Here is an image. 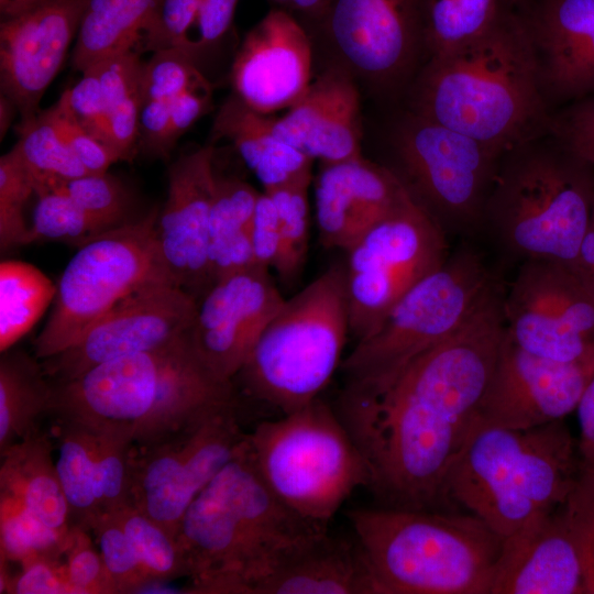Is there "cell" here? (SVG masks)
<instances>
[{"mask_svg": "<svg viewBox=\"0 0 594 594\" xmlns=\"http://www.w3.org/2000/svg\"><path fill=\"white\" fill-rule=\"evenodd\" d=\"M503 315L507 336L529 353L563 363L594 358V283L580 266L520 262Z\"/></svg>", "mask_w": 594, "mask_h": 594, "instance_id": "14", "label": "cell"}, {"mask_svg": "<svg viewBox=\"0 0 594 594\" xmlns=\"http://www.w3.org/2000/svg\"><path fill=\"white\" fill-rule=\"evenodd\" d=\"M88 530L73 526L65 556V570L75 594L117 593L102 557L91 544Z\"/></svg>", "mask_w": 594, "mask_h": 594, "instance_id": "47", "label": "cell"}, {"mask_svg": "<svg viewBox=\"0 0 594 594\" xmlns=\"http://www.w3.org/2000/svg\"><path fill=\"white\" fill-rule=\"evenodd\" d=\"M45 190H57L67 195L108 228L122 223L129 206L125 187L108 172L59 180Z\"/></svg>", "mask_w": 594, "mask_h": 594, "instance_id": "44", "label": "cell"}, {"mask_svg": "<svg viewBox=\"0 0 594 594\" xmlns=\"http://www.w3.org/2000/svg\"><path fill=\"white\" fill-rule=\"evenodd\" d=\"M213 146L179 156L168 168L166 201L158 212L156 238L176 286L197 301L211 287L208 229L217 176Z\"/></svg>", "mask_w": 594, "mask_h": 594, "instance_id": "21", "label": "cell"}, {"mask_svg": "<svg viewBox=\"0 0 594 594\" xmlns=\"http://www.w3.org/2000/svg\"><path fill=\"white\" fill-rule=\"evenodd\" d=\"M408 190L399 176L363 156L322 164L315 184L321 244L346 252Z\"/></svg>", "mask_w": 594, "mask_h": 594, "instance_id": "23", "label": "cell"}, {"mask_svg": "<svg viewBox=\"0 0 594 594\" xmlns=\"http://www.w3.org/2000/svg\"><path fill=\"white\" fill-rule=\"evenodd\" d=\"M197 299L173 283L140 288L116 304L73 344L42 360L47 378L74 380L97 365L165 346L186 334Z\"/></svg>", "mask_w": 594, "mask_h": 594, "instance_id": "16", "label": "cell"}, {"mask_svg": "<svg viewBox=\"0 0 594 594\" xmlns=\"http://www.w3.org/2000/svg\"><path fill=\"white\" fill-rule=\"evenodd\" d=\"M348 519L375 594H491L503 538L476 516L378 506Z\"/></svg>", "mask_w": 594, "mask_h": 594, "instance_id": "5", "label": "cell"}, {"mask_svg": "<svg viewBox=\"0 0 594 594\" xmlns=\"http://www.w3.org/2000/svg\"><path fill=\"white\" fill-rule=\"evenodd\" d=\"M497 280L472 249L448 256L356 341L340 367L346 384L371 393L386 389L411 362L454 333Z\"/></svg>", "mask_w": 594, "mask_h": 594, "instance_id": "10", "label": "cell"}, {"mask_svg": "<svg viewBox=\"0 0 594 594\" xmlns=\"http://www.w3.org/2000/svg\"><path fill=\"white\" fill-rule=\"evenodd\" d=\"M0 593L10 594H75L61 558L42 557L21 564L11 575L1 563Z\"/></svg>", "mask_w": 594, "mask_h": 594, "instance_id": "49", "label": "cell"}, {"mask_svg": "<svg viewBox=\"0 0 594 594\" xmlns=\"http://www.w3.org/2000/svg\"><path fill=\"white\" fill-rule=\"evenodd\" d=\"M593 219H594V208H593Z\"/></svg>", "mask_w": 594, "mask_h": 594, "instance_id": "62", "label": "cell"}, {"mask_svg": "<svg viewBox=\"0 0 594 594\" xmlns=\"http://www.w3.org/2000/svg\"><path fill=\"white\" fill-rule=\"evenodd\" d=\"M56 285L35 266L20 261L0 264V350L28 333L54 301Z\"/></svg>", "mask_w": 594, "mask_h": 594, "instance_id": "35", "label": "cell"}, {"mask_svg": "<svg viewBox=\"0 0 594 594\" xmlns=\"http://www.w3.org/2000/svg\"><path fill=\"white\" fill-rule=\"evenodd\" d=\"M594 208L590 165L565 151L522 152L496 170L481 227L524 262L550 258L575 266Z\"/></svg>", "mask_w": 594, "mask_h": 594, "instance_id": "8", "label": "cell"}, {"mask_svg": "<svg viewBox=\"0 0 594 594\" xmlns=\"http://www.w3.org/2000/svg\"><path fill=\"white\" fill-rule=\"evenodd\" d=\"M491 594H584L581 562L561 506L503 538Z\"/></svg>", "mask_w": 594, "mask_h": 594, "instance_id": "24", "label": "cell"}, {"mask_svg": "<svg viewBox=\"0 0 594 594\" xmlns=\"http://www.w3.org/2000/svg\"><path fill=\"white\" fill-rule=\"evenodd\" d=\"M395 150L403 182L443 229L481 227L497 170L495 151L416 113L397 129Z\"/></svg>", "mask_w": 594, "mask_h": 594, "instance_id": "13", "label": "cell"}, {"mask_svg": "<svg viewBox=\"0 0 594 594\" xmlns=\"http://www.w3.org/2000/svg\"><path fill=\"white\" fill-rule=\"evenodd\" d=\"M278 9L294 15L299 13L309 19L320 21L327 14L333 0H271Z\"/></svg>", "mask_w": 594, "mask_h": 594, "instance_id": "57", "label": "cell"}, {"mask_svg": "<svg viewBox=\"0 0 594 594\" xmlns=\"http://www.w3.org/2000/svg\"><path fill=\"white\" fill-rule=\"evenodd\" d=\"M18 112L14 103L1 95L0 97V139L2 140L11 125L14 113Z\"/></svg>", "mask_w": 594, "mask_h": 594, "instance_id": "60", "label": "cell"}, {"mask_svg": "<svg viewBox=\"0 0 594 594\" xmlns=\"http://www.w3.org/2000/svg\"><path fill=\"white\" fill-rule=\"evenodd\" d=\"M35 195L34 179L10 150L0 158V246L8 250L29 244L30 226L24 217L29 198Z\"/></svg>", "mask_w": 594, "mask_h": 594, "instance_id": "43", "label": "cell"}, {"mask_svg": "<svg viewBox=\"0 0 594 594\" xmlns=\"http://www.w3.org/2000/svg\"><path fill=\"white\" fill-rule=\"evenodd\" d=\"M273 130L322 164L362 156L360 97L352 77L343 68L327 69L284 116L274 118Z\"/></svg>", "mask_w": 594, "mask_h": 594, "instance_id": "25", "label": "cell"}, {"mask_svg": "<svg viewBox=\"0 0 594 594\" xmlns=\"http://www.w3.org/2000/svg\"><path fill=\"white\" fill-rule=\"evenodd\" d=\"M251 240L255 264L275 270L282 248L279 217L274 200L265 191L256 200Z\"/></svg>", "mask_w": 594, "mask_h": 594, "instance_id": "53", "label": "cell"}, {"mask_svg": "<svg viewBox=\"0 0 594 594\" xmlns=\"http://www.w3.org/2000/svg\"><path fill=\"white\" fill-rule=\"evenodd\" d=\"M211 85L188 90L173 100L166 136L169 154L180 136L211 108Z\"/></svg>", "mask_w": 594, "mask_h": 594, "instance_id": "55", "label": "cell"}, {"mask_svg": "<svg viewBox=\"0 0 594 594\" xmlns=\"http://www.w3.org/2000/svg\"><path fill=\"white\" fill-rule=\"evenodd\" d=\"M561 512L581 562L584 594H594V472L582 464Z\"/></svg>", "mask_w": 594, "mask_h": 594, "instance_id": "45", "label": "cell"}, {"mask_svg": "<svg viewBox=\"0 0 594 594\" xmlns=\"http://www.w3.org/2000/svg\"><path fill=\"white\" fill-rule=\"evenodd\" d=\"M46 0H0V14L2 20L21 14Z\"/></svg>", "mask_w": 594, "mask_h": 594, "instance_id": "59", "label": "cell"}, {"mask_svg": "<svg viewBox=\"0 0 594 594\" xmlns=\"http://www.w3.org/2000/svg\"><path fill=\"white\" fill-rule=\"evenodd\" d=\"M593 374L594 358L544 359L518 346L505 331L473 427L525 430L563 420L576 409Z\"/></svg>", "mask_w": 594, "mask_h": 594, "instance_id": "17", "label": "cell"}, {"mask_svg": "<svg viewBox=\"0 0 594 594\" xmlns=\"http://www.w3.org/2000/svg\"><path fill=\"white\" fill-rule=\"evenodd\" d=\"M199 1L162 0L156 22L144 37L140 53L143 51L153 53L166 48H182L190 54V35L196 21Z\"/></svg>", "mask_w": 594, "mask_h": 594, "instance_id": "50", "label": "cell"}, {"mask_svg": "<svg viewBox=\"0 0 594 594\" xmlns=\"http://www.w3.org/2000/svg\"><path fill=\"white\" fill-rule=\"evenodd\" d=\"M554 130L569 154L594 166V94L565 111Z\"/></svg>", "mask_w": 594, "mask_h": 594, "instance_id": "52", "label": "cell"}, {"mask_svg": "<svg viewBox=\"0 0 594 594\" xmlns=\"http://www.w3.org/2000/svg\"><path fill=\"white\" fill-rule=\"evenodd\" d=\"M72 534V532H70ZM69 537L44 524L12 497L0 495V558L20 565L42 557L62 558Z\"/></svg>", "mask_w": 594, "mask_h": 594, "instance_id": "39", "label": "cell"}, {"mask_svg": "<svg viewBox=\"0 0 594 594\" xmlns=\"http://www.w3.org/2000/svg\"><path fill=\"white\" fill-rule=\"evenodd\" d=\"M501 10L499 0H426L425 44L431 56L481 36Z\"/></svg>", "mask_w": 594, "mask_h": 594, "instance_id": "37", "label": "cell"}, {"mask_svg": "<svg viewBox=\"0 0 594 594\" xmlns=\"http://www.w3.org/2000/svg\"><path fill=\"white\" fill-rule=\"evenodd\" d=\"M208 85L209 80L187 51H155L142 65L141 105L148 101H173L188 90Z\"/></svg>", "mask_w": 594, "mask_h": 594, "instance_id": "42", "label": "cell"}, {"mask_svg": "<svg viewBox=\"0 0 594 594\" xmlns=\"http://www.w3.org/2000/svg\"><path fill=\"white\" fill-rule=\"evenodd\" d=\"M59 98L85 131L110 147L106 105L94 66L84 70L82 77Z\"/></svg>", "mask_w": 594, "mask_h": 594, "instance_id": "48", "label": "cell"}, {"mask_svg": "<svg viewBox=\"0 0 594 594\" xmlns=\"http://www.w3.org/2000/svg\"><path fill=\"white\" fill-rule=\"evenodd\" d=\"M497 280L462 326L384 391L345 385L336 409L358 446L380 506L441 509L505 333Z\"/></svg>", "mask_w": 594, "mask_h": 594, "instance_id": "1", "label": "cell"}, {"mask_svg": "<svg viewBox=\"0 0 594 594\" xmlns=\"http://www.w3.org/2000/svg\"><path fill=\"white\" fill-rule=\"evenodd\" d=\"M526 21L542 89L560 98L594 94V0H540Z\"/></svg>", "mask_w": 594, "mask_h": 594, "instance_id": "26", "label": "cell"}, {"mask_svg": "<svg viewBox=\"0 0 594 594\" xmlns=\"http://www.w3.org/2000/svg\"><path fill=\"white\" fill-rule=\"evenodd\" d=\"M142 65L136 50L94 65L106 105L109 145L120 161H131L138 153Z\"/></svg>", "mask_w": 594, "mask_h": 594, "instance_id": "34", "label": "cell"}, {"mask_svg": "<svg viewBox=\"0 0 594 594\" xmlns=\"http://www.w3.org/2000/svg\"><path fill=\"white\" fill-rule=\"evenodd\" d=\"M252 594H375L356 540L322 530L289 548Z\"/></svg>", "mask_w": 594, "mask_h": 594, "instance_id": "27", "label": "cell"}, {"mask_svg": "<svg viewBox=\"0 0 594 594\" xmlns=\"http://www.w3.org/2000/svg\"><path fill=\"white\" fill-rule=\"evenodd\" d=\"M162 0H89L73 51L79 72L118 54L140 52L156 22Z\"/></svg>", "mask_w": 594, "mask_h": 594, "instance_id": "30", "label": "cell"}, {"mask_svg": "<svg viewBox=\"0 0 594 594\" xmlns=\"http://www.w3.org/2000/svg\"><path fill=\"white\" fill-rule=\"evenodd\" d=\"M274 118L248 107L234 94L219 108L212 125L213 138L232 143L263 186V191L311 178L312 160L279 139Z\"/></svg>", "mask_w": 594, "mask_h": 594, "instance_id": "28", "label": "cell"}, {"mask_svg": "<svg viewBox=\"0 0 594 594\" xmlns=\"http://www.w3.org/2000/svg\"><path fill=\"white\" fill-rule=\"evenodd\" d=\"M266 486L304 520L327 528L359 487H369L365 461L337 410L320 398L246 433Z\"/></svg>", "mask_w": 594, "mask_h": 594, "instance_id": "9", "label": "cell"}, {"mask_svg": "<svg viewBox=\"0 0 594 594\" xmlns=\"http://www.w3.org/2000/svg\"><path fill=\"white\" fill-rule=\"evenodd\" d=\"M594 472V471H593Z\"/></svg>", "mask_w": 594, "mask_h": 594, "instance_id": "63", "label": "cell"}, {"mask_svg": "<svg viewBox=\"0 0 594 594\" xmlns=\"http://www.w3.org/2000/svg\"><path fill=\"white\" fill-rule=\"evenodd\" d=\"M19 140L11 148L31 173L35 195L52 184L89 174L62 139L47 109L18 124Z\"/></svg>", "mask_w": 594, "mask_h": 594, "instance_id": "36", "label": "cell"}, {"mask_svg": "<svg viewBox=\"0 0 594 594\" xmlns=\"http://www.w3.org/2000/svg\"><path fill=\"white\" fill-rule=\"evenodd\" d=\"M47 111L64 142L89 174L106 173L113 163L120 161L112 148L74 120L61 98Z\"/></svg>", "mask_w": 594, "mask_h": 594, "instance_id": "51", "label": "cell"}, {"mask_svg": "<svg viewBox=\"0 0 594 594\" xmlns=\"http://www.w3.org/2000/svg\"><path fill=\"white\" fill-rule=\"evenodd\" d=\"M579 260L582 268L594 283V219L592 215L591 223L584 234L580 246Z\"/></svg>", "mask_w": 594, "mask_h": 594, "instance_id": "58", "label": "cell"}, {"mask_svg": "<svg viewBox=\"0 0 594 594\" xmlns=\"http://www.w3.org/2000/svg\"><path fill=\"white\" fill-rule=\"evenodd\" d=\"M311 42L292 13L273 8L244 36L232 63L233 94L262 114L289 109L308 90Z\"/></svg>", "mask_w": 594, "mask_h": 594, "instance_id": "22", "label": "cell"}, {"mask_svg": "<svg viewBox=\"0 0 594 594\" xmlns=\"http://www.w3.org/2000/svg\"><path fill=\"white\" fill-rule=\"evenodd\" d=\"M509 1H512V2H519V1H521V0H509Z\"/></svg>", "mask_w": 594, "mask_h": 594, "instance_id": "61", "label": "cell"}, {"mask_svg": "<svg viewBox=\"0 0 594 594\" xmlns=\"http://www.w3.org/2000/svg\"><path fill=\"white\" fill-rule=\"evenodd\" d=\"M563 420L514 430L473 427L443 485L441 510L458 505L499 537L559 508L582 461Z\"/></svg>", "mask_w": 594, "mask_h": 594, "instance_id": "6", "label": "cell"}, {"mask_svg": "<svg viewBox=\"0 0 594 594\" xmlns=\"http://www.w3.org/2000/svg\"><path fill=\"white\" fill-rule=\"evenodd\" d=\"M270 271L254 265L222 276L197 301L191 343L222 381L233 382L286 299Z\"/></svg>", "mask_w": 594, "mask_h": 594, "instance_id": "18", "label": "cell"}, {"mask_svg": "<svg viewBox=\"0 0 594 594\" xmlns=\"http://www.w3.org/2000/svg\"><path fill=\"white\" fill-rule=\"evenodd\" d=\"M123 529L145 573L155 583L187 576L176 538L131 504L112 513Z\"/></svg>", "mask_w": 594, "mask_h": 594, "instance_id": "38", "label": "cell"}, {"mask_svg": "<svg viewBox=\"0 0 594 594\" xmlns=\"http://www.w3.org/2000/svg\"><path fill=\"white\" fill-rule=\"evenodd\" d=\"M286 507L251 458L246 433L237 454L196 496L175 538L199 594H252L282 556L326 530Z\"/></svg>", "mask_w": 594, "mask_h": 594, "instance_id": "4", "label": "cell"}, {"mask_svg": "<svg viewBox=\"0 0 594 594\" xmlns=\"http://www.w3.org/2000/svg\"><path fill=\"white\" fill-rule=\"evenodd\" d=\"M235 404L234 383L209 370L197 354L189 330L165 346L53 384L51 414L58 420L121 435L133 449H143Z\"/></svg>", "mask_w": 594, "mask_h": 594, "instance_id": "2", "label": "cell"}, {"mask_svg": "<svg viewBox=\"0 0 594 594\" xmlns=\"http://www.w3.org/2000/svg\"><path fill=\"white\" fill-rule=\"evenodd\" d=\"M310 182L311 178H306L265 191L274 200L279 217L282 248L275 271L287 283L300 273L308 251Z\"/></svg>", "mask_w": 594, "mask_h": 594, "instance_id": "40", "label": "cell"}, {"mask_svg": "<svg viewBox=\"0 0 594 594\" xmlns=\"http://www.w3.org/2000/svg\"><path fill=\"white\" fill-rule=\"evenodd\" d=\"M0 360V452L38 430L51 414L53 384L42 364L23 351H4Z\"/></svg>", "mask_w": 594, "mask_h": 594, "instance_id": "32", "label": "cell"}, {"mask_svg": "<svg viewBox=\"0 0 594 594\" xmlns=\"http://www.w3.org/2000/svg\"><path fill=\"white\" fill-rule=\"evenodd\" d=\"M99 552L117 593H132L152 586L123 529L113 517L105 515L91 528Z\"/></svg>", "mask_w": 594, "mask_h": 594, "instance_id": "46", "label": "cell"}, {"mask_svg": "<svg viewBox=\"0 0 594 594\" xmlns=\"http://www.w3.org/2000/svg\"><path fill=\"white\" fill-rule=\"evenodd\" d=\"M0 453V495L18 501L48 527L69 537L70 510L48 435L37 430Z\"/></svg>", "mask_w": 594, "mask_h": 594, "instance_id": "29", "label": "cell"}, {"mask_svg": "<svg viewBox=\"0 0 594 594\" xmlns=\"http://www.w3.org/2000/svg\"><path fill=\"white\" fill-rule=\"evenodd\" d=\"M56 468L73 526L91 530L106 514L97 433L79 424L58 420Z\"/></svg>", "mask_w": 594, "mask_h": 594, "instance_id": "33", "label": "cell"}, {"mask_svg": "<svg viewBox=\"0 0 594 594\" xmlns=\"http://www.w3.org/2000/svg\"><path fill=\"white\" fill-rule=\"evenodd\" d=\"M35 196L37 201L30 224L29 244L50 240L79 248L110 229L61 191L44 190Z\"/></svg>", "mask_w": 594, "mask_h": 594, "instance_id": "41", "label": "cell"}, {"mask_svg": "<svg viewBox=\"0 0 594 594\" xmlns=\"http://www.w3.org/2000/svg\"><path fill=\"white\" fill-rule=\"evenodd\" d=\"M426 0H333L321 20L349 67L377 84L393 82L425 43Z\"/></svg>", "mask_w": 594, "mask_h": 594, "instance_id": "19", "label": "cell"}, {"mask_svg": "<svg viewBox=\"0 0 594 594\" xmlns=\"http://www.w3.org/2000/svg\"><path fill=\"white\" fill-rule=\"evenodd\" d=\"M235 407H226L163 442L132 449L129 504L175 537L188 506L245 439Z\"/></svg>", "mask_w": 594, "mask_h": 594, "instance_id": "15", "label": "cell"}, {"mask_svg": "<svg viewBox=\"0 0 594 594\" xmlns=\"http://www.w3.org/2000/svg\"><path fill=\"white\" fill-rule=\"evenodd\" d=\"M258 195L241 179L217 177L208 229L212 284L222 276L256 265L251 226Z\"/></svg>", "mask_w": 594, "mask_h": 594, "instance_id": "31", "label": "cell"}, {"mask_svg": "<svg viewBox=\"0 0 594 594\" xmlns=\"http://www.w3.org/2000/svg\"><path fill=\"white\" fill-rule=\"evenodd\" d=\"M580 424L579 454L583 465L594 464V374L575 409Z\"/></svg>", "mask_w": 594, "mask_h": 594, "instance_id": "56", "label": "cell"}, {"mask_svg": "<svg viewBox=\"0 0 594 594\" xmlns=\"http://www.w3.org/2000/svg\"><path fill=\"white\" fill-rule=\"evenodd\" d=\"M239 0H200L196 21L190 35L189 52L215 46L232 26Z\"/></svg>", "mask_w": 594, "mask_h": 594, "instance_id": "54", "label": "cell"}, {"mask_svg": "<svg viewBox=\"0 0 594 594\" xmlns=\"http://www.w3.org/2000/svg\"><path fill=\"white\" fill-rule=\"evenodd\" d=\"M346 253L350 334L356 341L449 256L443 227L410 190Z\"/></svg>", "mask_w": 594, "mask_h": 594, "instance_id": "12", "label": "cell"}, {"mask_svg": "<svg viewBox=\"0 0 594 594\" xmlns=\"http://www.w3.org/2000/svg\"><path fill=\"white\" fill-rule=\"evenodd\" d=\"M158 212L155 208L79 246L56 285L53 310L34 341L35 358L42 361L68 348L133 292L174 284L156 238Z\"/></svg>", "mask_w": 594, "mask_h": 594, "instance_id": "11", "label": "cell"}, {"mask_svg": "<svg viewBox=\"0 0 594 594\" xmlns=\"http://www.w3.org/2000/svg\"><path fill=\"white\" fill-rule=\"evenodd\" d=\"M89 0H46L0 24V87L20 123L34 119L41 100L77 36Z\"/></svg>", "mask_w": 594, "mask_h": 594, "instance_id": "20", "label": "cell"}, {"mask_svg": "<svg viewBox=\"0 0 594 594\" xmlns=\"http://www.w3.org/2000/svg\"><path fill=\"white\" fill-rule=\"evenodd\" d=\"M349 333L345 267L333 265L285 299L233 383L283 415L296 411L341 367Z\"/></svg>", "mask_w": 594, "mask_h": 594, "instance_id": "7", "label": "cell"}, {"mask_svg": "<svg viewBox=\"0 0 594 594\" xmlns=\"http://www.w3.org/2000/svg\"><path fill=\"white\" fill-rule=\"evenodd\" d=\"M542 90L528 23L501 7L481 36L431 56L417 84L414 113L501 155L527 141L543 122Z\"/></svg>", "mask_w": 594, "mask_h": 594, "instance_id": "3", "label": "cell"}]
</instances>
